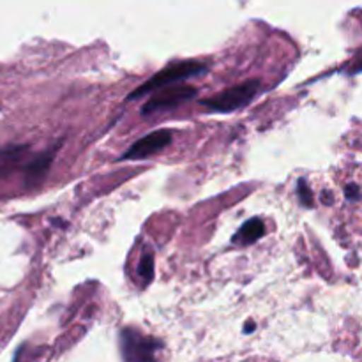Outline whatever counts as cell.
<instances>
[{"label": "cell", "mask_w": 362, "mask_h": 362, "mask_svg": "<svg viewBox=\"0 0 362 362\" xmlns=\"http://www.w3.org/2000/svg\"><path fill=\"white\" fill-rule=\"evenodd\" d=\"M207 71V66L197 60H182V62H175L166 66L165 69H161L159 73H156L154 76L148 78L141 87H138L136 90L131 92V95L127 99H138L145 94H151L156 88L168 87V85L175 83L179 80H187L191 76H197Z\"/></svg>", "instance_id": "obj_1"}, {"label": "cell", "mask_w": 362, "mask_h": 362, "mask_svg": "<svg viewBox=\"0 0 362 362\" xmlns=\"http://www.w3.org/2000/svg\"><path fill=\"white\" fill-rule=\"evenodd\" d=\"M258 90H260V80H247L244 83L219 92L214 98L204 99L202 105L207 106L211 112L230 113L250 105L255 99V95L258 94Z\"/></svg>", "instance_id": "obj_2"}, {"label": "cell", "mask_w": 362, "mask_h": 362, "mask_svg": "<svg viewBox=\"0 0 362 362\" xmlns=\"http://www.w3.org/2000/svg\"><path fill=\"white\" fill-rule=\"evenodd\" d=\"M198 94V88L193 85H170L168 88L161 92V94H156L147 105L144 106V115L148 113L161 112V110H172L175 106L182 105V103L189 101L194 95Z\"/></svg>", "instance_id": "obj_3"}, {"label": "cell", "mask_w": 362, "mask_h": 362, "mask_svg": "<svg viewBox=\"0 0 362 362\" xmlns=\"http://www.w3.org/2000/svg\"><path fill=\"white\" fill-rule=\"evenodd\" d=\"M120 346H122V356L127 361H151L154 357L159 345L156 339L144 338L133 329H124L120 332Z\"/></svg>", "instance_id": "obj_4"}, {"label": "cell", "mask_w": 362, "mask_h": 362, "mask_svg": "<svg viewBox=\"0 0 362 362\" xmlns=\"http://www.w3.org/2000/svg\"><path fill=\"white\" fill-rule=\"evenodd\" d=\"M172 144V131L159 129L154 133H148L141 140L134 141L129 147V151L120 159H145L152 154H158L165 147Z\"/></svg>", "instance_id": "obj_5"}, {"label": "cell", "mask_w": 362, "mask_h": 362, "mask_svg": "<svg viewBox=\"0 0 362 362\" xmlns=\"http://www.w3.org/2000/svg\"><path fill=\"white\" fill-rule=\"evenodd\" d=\"M28 145H9L0 148V179L11 175L23 161Z\"/></svg>", "instance_id": "obj_6"}, {"label": "cell", "mask_w": 362, "mask_h": 362, "mask_svg": "<svg viewBox=\"0 0 362 362\" xmlns=\"http://www.w3.org/2000/svg\"><path fill=\"white\" fill-rule=\"evenodd\" d=\"M55 152H57V147L49 148L48 152H42V154H39L37 158H34L30 163H28L27 168H25V177H27L28 184H34V182H39V180H42V177H45L46 172L49 170V165H52L53 158H55Z\"/></svg>", "instance_id": "obj_7"}, {"label": "cell", "mask_w": 362, "mask_h": 362, "mask_svg": "<svg viewBox=\"0 0 362 362\" xmlns=\"http://www.w3.org/2000/svg\"><path fill=\"white\" fill-rule=\"evenodd\" d=\"M265 233V225L258 218L247 219L243 225V228L237 232V235L233 237V243L240 244H253L257 240H260Z\"/></svg>", "instance_id": "obj_8"}, {"label": "cell", "mask_w": 362, "mask_h": 362, "mask_svg": "<svg viewBox=\"0 0 362 362\" xmlns=\"http://www.w3.org/2000/svg\"><path fill=\"white\" fill-rule=\"evenodd\" d=\"M138 274L144 279L145 285L151 283V279L154 278V257L151 253L144 255L140 260V265H138Z\"/></svg>", "instance_id": "obj_9"}, {"label": "cell", "mask_w": 362, "mask_h": 362, "mask_svg": "<svg viewBox=\"0 0 362 362\" xmlns=\"http://www.w3.org/2000/svg\"><path fill=\"white\" fill-rule=\"evenodd\" d=\"M297 194H299V200L303 205H306V207L313 205V193H311L310 186L304 179H300L299 184H297Z\"/></svg>", "instance_id": "obj_10"}, {"label": "cell", "mask_w": 362, "mask_h": 362, "mask_svg": "<svg viewBox=\"0 0 362 362\" xmlns=\"http://www.w3.org/2000/svg\"><path fill=\"white\" fill-rule=\"evenodd\" d=\"M345 191L349 200H357V198H359V187H357L356 184H349V186L345 187Z\"/></svg>", "instance_id": "obj_11"}, {"label": "cell", "mask_w": 362, "mask_h": 362, "mask_svg": "<svg viewBox=\"0 0 362 362\" xmlns=\"http://www.w3.org/2000/svg\"><path fill=\"white\" fill-rule=\"evenodd\" d=\"M251 329H255V324H253V322H250V324L246 325V332H250Z\"/></svg>", "instance_id": "obj_12"}, {"label": "cell", "mask_w": 362, "mask_h": 362, "mask_svg": "<svg viewBox=\"0 0 362 362\" xmlns=\"http://www.w3.org/2000/svg\"><path fill=\"white\" fill-rule=\"evenodd\" d=\"M354 71H362V64H361L359 67H356V69H354Z\"/></svg>", "instance_id": "obj_13"}]
</instances>
